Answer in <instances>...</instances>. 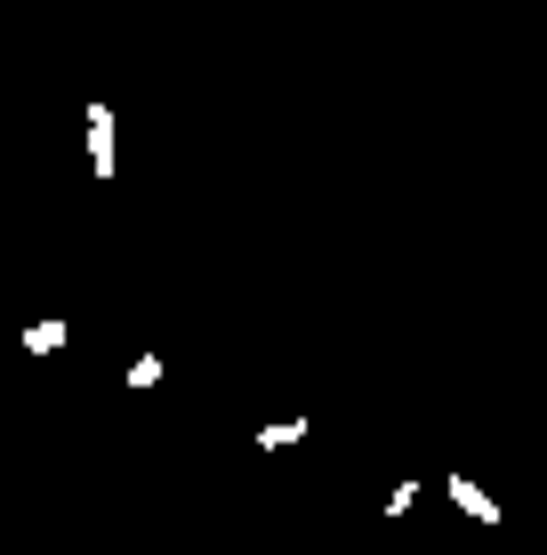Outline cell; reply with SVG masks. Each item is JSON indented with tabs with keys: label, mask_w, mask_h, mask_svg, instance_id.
Returning <instances> with one entry per match:
<instances>
[{
	"label": "cell",
	"mask_w": 547,
	"mask_h": 555,
	"mask_svg": "<svg viewBox=\"0 0 547 555\" xmlns=\"http://www.w3.org/2000/svg\"><path fill=\"white\" fill-rule=\"evenodd\" d=\"M451 500L476 515V524H499V500H492V491H476V475H451Z\"/></svg>",
	"instance_id": "obj_2"
},
{
	"label": "cell",
	"mask_w": 547,
	"mask_h": 555,
	"mask_svg": "<svg viewBox=\"0 0 547 555\" xmlns=\"http://www.w3.org/2000/svg\"><path fill=\"white\" fill-rule=\"evenodd\" d=\"M65 322H32V331H25V354H56V347H65Z\"/></svg>",
	"instance_id": "obj_3"
},
{
	"label": "cell",
	"mask_w": 547,
	"mask_h": 555,
	"mask_svg": "<svg viewBox=\"0 0 547 555\" xmlns=\"http://www.w3.org/2000/svg\"><path fill=\"white\" fill-rule=\"evenodd\" d=\"M411 507H419V483H411V475H403V483L387 491V515H411Z\"/></svg>",
	"instance_id": "obj_6"
},
{
	"label": "cell",
	"mask_w": 547,
	"mask_h": 555,
	"mask_svg": "<svg viewBox=\"0 0 547 555\" xmlns=\"http://www.w3.org/2000/svg\"><path fill=\"white\" fill-rule=\"evenodd\" d=\"M307 435V418H282V427H258V451H282V443H298Z\"/></svg>",
	"instance_id": "obj_4"
},
{
	"label": "cell",
	"mask_w": 547,
	"mask_h": 555,
	"mask_svg": "<svg viewBox=\"0 0 547 555\" xmlns=\"http://www.w3.org/2000/svg\"><path fill=\"white\" fill-rule=\"evenodd\" d=\"M89 169L113 178V105H89Z\"/></svg>",
	"instance_id": "obj_1"
},
{
	"label": "cell",
	"mask_w": 547,
	"mask_h": 555,
	"mask_svg": "<svg viewBox=\"0 0 547 555\" xmlns=\"http://www.w3.org/2000/svg\"><path fill=\"white\" fill-rule=\"evenodd\" d=\"M129 387H138V395L161 387V354H138V362H129Z\"/></svg>",
	"instance_id": "obj_5"
}]
</instances>
